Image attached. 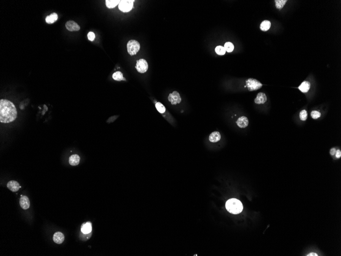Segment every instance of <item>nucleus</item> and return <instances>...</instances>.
Listing matches in <instances>:
<instances>
[{
    "instance_id": "obj_15",
    "label": "nucleus",
    "mask_w": 341,
    "mask_h": 256,
    "mask_svg": "<svg viewBox=\"0 0 341 256\" xmlns=\"http://www.w3.org/2000/svg\"><path fill=\"white\" fill-rule=\"evenodd\" d=\"M310 87H311V83H309V81H305L300 85L299 87H298V89L302 93H305L309 90Z\"/></svg>"
},
{
    "instance_id": "obj_7",
    "label": "nucleus",
    "mask_w": 341,
    "mask_h": 256,
    "mask_svg": "<svg viewBox=\"0 0 341 256\" xmlns=\"http://www.w3.org/2000/svg\"><path fill=\"white\" fill-rule=\"evenodd\" d=\"M168 100L171 103V104L176 105L181 102L182 98L178 92L174 91L173 92V93L170 94L168 97Z\"/></svg>"
},
{
    "instance_id": "obj_26",
    "label": "nucleus",
    "mask_w": 341,
    "mask_h": 256,
    "mask_svg": "<svg viewBox=\"0 0 341 256\" xmlns=\"http://www.w3.org/2000/svg\"><path fill=\"white\" fill-rule=\"evenodd\" d=\"M91 236V232L88 233V234H84V233L81 232L80 235V239L83 241H87L88 239L90 238Z\"/></svg>"
},
{
    "instance_id": "obj_31",
    "label": "nucleus",
    "mask_w": 341,
    "mask_h": 256,
    "mask_svg": "<svg viewBox=\"0 0 341 256\" xmlns=\"http://www.w3.org/2000/svg\"><path fill=\"white\" fill-rule=\"evenodd\" d=\"M336 148H331V150H330V153L331 155L333 156L336 153Z\"/></svg>"
},
{
    "instance_id": "obj_20",
    "label": "nucleus",
    "mask_w": 341,
    "mask_h": 256,
    "mask_svg": "<svg viewBox=\"0 0 341 256\" xmlns=\"http://www.w3.org/2000/svg\"><path fill=\"white\" fill-rule=\"evenodd\" d=\"M271 26V22L270 21H267V20H265L261 24L260 28L261 29V30L263 31H267L270 28Z\"/></svg>"
},
{
    "instance_id": "obj_25",
    "label": "nucleus",
    "mask_w": 341,
    "mask_h": 256,
    "mask_svg": "<svg viewBox=\"0 0 341 256\" xmlns=\"http://www.w3.org/2000/svg\"><path fill=\"white\" fill-rule=\"evenodd\" d=\"M215 51L216 53L220 55H223L226 53V50L225 49L224 47L221 46H217L215 49Z\"/></svg>"
},
{
    "instance_id": "obj_17",
    "label": "nucleus",
    "mask_w": 341,
    "mask_h": 256,
    "mask_svg": "<svg viewBox=\"0 0 341 256\" xmlns=\"http://www.w3.org/2000/svg\"><path fill=\"white\" fill-rule=\"evenodd\" d=\"M221 139V135L218 131H214L212 132L209 137V140L211 142L216 143L220 141Z\"/></svg>"
},
{
    "instance_id": "obj_27",
    "label": "nucleus",
    "mask_w": 341,
    "mask_h": 256,
    "mask_svg": "<svg viewBox=\"0 0 341 256\" xmlns=\"http://www.w3.org/2000/svg\"><path fill=\"white\" fill-rule=\"evenodd\" d=\"M307 112L306 110H302L301 111L300 113V119L302 121H305L307 120Z\"/></svg>"
},
{
    "instance_id": "obj_22",
    "label": "nucleus",
    "mask_w": 341,
    "mask_h": 256,
    "mask_svg": "<svg viewBox=\"0 0 341 256\" xmlns=\"http://www.w3.org/2000/svg\"><path fill=\"white\" fill-rule=\"evenodd\" d=\"M287 2V0H275V2L276 4V7L278 9L283 8Z\"/></svg>"
},
{
    "instance_id": "obj_11",
    "label": "nucleus",
    "mask_w": 341,
    "mask_h": 256,
    "mask_svg": "<svg viewBox=\"0 0 341 256\" xmlns=\"http://www.w3.org/2000/svg\"><path fill=\"white\" fill-rule=\"evenodd\" d=\"M236 124L240 128H245L248 125V119L245 116H242L238 119L236 121Z\"/></svg>"
},
{
    "instance_id": "obj_6",
    "label": "nucleus",
    "mask_w": 341,
    "mask_h": 256,
    "mask_svg": "<svg viewBox=\"0 0 341 256\" xmlns=\"http://www.w3.org/2000/svg\"><path fill=\"white\" fill-rule=\"evenodd\" d=\"M136 70L139 73H144L148 69V64L147 61L144 59H140L136 61Z\"/></svg>"
},
{
    "instance_id": "obj_12",
    "label": "nucleus",
    "mask_w": 341,
    "mask_h": 256,
    "mask_svg": "<svg viewBox=\"0 0 341 256\" xmlns=\"http://www.w3.org/2000/svg\"><path fill=\"white\" fill-rule=\"evenodd\" d=\"M53 239L55 243L60 244L65 240V236L62 233L57 232L54 234Z\"/></svg>"
},
{
    "instance_id": "obj_1",
    "label": "nucleus",
    "mask_w": 341,
    "mask_h": 256,
    "mask_svg": "<svg viewBox=\"0 0 341 256\" xmlns=\"http://www.w3.org/2000/svg\"><path fill=\"white\" fill-rule=\"evenodd\" d=\"M17 111L12 102L6 99L0 100V122L8 123L15 120Z\"/></svg>"
},
{
    "instance_id": "obj_8",
    "label": "nucleus",
    "mask_w": 341,
    "mask_h": 256,
    "mask_svg": "<svg viewBox=\"0 0 341 256\" xmlns=\"http://www.w3.org/2000/svg\"><path fill=\"white\" fill-rule=\"evenodd\" d=\"M65 27L69 31H77L79 30L80 29L79 25L73 21H69L67 22L65 24Z\"/></svg>"
},
{
    "instance_id": "obj_32",
    "label": "nucleus",
    "mask_w": 341,
    "mask_h": 256,
    "mask_svg": "<svg viewBox=\"0 0 341 256\" xmlns=\"http://www.w3.org/2000/svg\"><path fill=\"white\" fill-rule=\"evenodd\" d=\"M307 256H318V255L317 254H316V253H310V254H309V255H307Z\"/></svg>"
},
{
    "instance_id": "obj_2",
    "label": "nucleus",
    "mask_w": 341,
    "mask_h": 256,
    "mask_svg": "<svg viewBox=\"0 0 341 256\" xmlns=\"http://www.w3.org/2000/svg\"><path fill=\"white\" fill-rule=\"evenodd\" d=\"M225 206L228 212L233 214H240L243 210L242 202L235 198H231L227 200Z\"/></svg>"
},
{
    "instance_id": "obj_13",
    "label": "nucleus",
    "mask_w": 341,
    "mask_h": 256,
    "mask_svg": "<svg viewBox=\"0 0 341 256\" xmlns=\"http://www.w3.org/2000/svg\"><path fill=\"white\" fill-rule=\"evenodd\" d=\"M267 97L266 94L260 92L256 96V98L255 99L254 102L256 104H263L267 101Z\"/></svg>"
},
{
    "instance_id": "obj_9",
    "label": "nucleus",
    "mask_w": 341,
    "mask_h": 256,
    "mask_svg": "<svg viewBox=\"0 0 341 256\" xmlns=\"http://www.w3.org/2000/svg\"><path fill=\"white\" fill-rule=\"evenodd\" d=\"M20 206L23 209L27 210L30 207V200L29 198L26 196L21 195L20 200Z\"/></svg>"
},
{
    "instance_id": "obj_30",
    "label": "nucleus",
    "mask_w": 341,
    "mask_h": 256,
    "mask_svg": "<svg viewBox=\"0 0 341 256\" xmlns=\"http://www.w3.org/2000/svg\"><path fill=\"white\" fill-rule=\"evenodd\" d=\"M336 157L337 158H340L341 156V151L340 150H336Z\"/></svg>"
},
{
    "instance_id": "obj_18",
    "label": "nucleus",
    "mask_w": 341,
    "mask_h": 256,
    "mask_svg": "<svg viewBox=\"0 0 341 256\" xmlns=\"http://www.w3.org/2000/svg\"><path fill=\"white\" fill-rule=\"evenodd\" d=\"M58 19V15L55 13H52L45 18V21L48 24H52Z\"/></svg>"
},
{
    "instance_id": "obj_5",
    "label": "nucleus",
    "mask_w": 341,
    "mask_h": 256,
    "mask_svg": "<svg viewBox=\"0 0 341 256\" xmlns=\"http://www.w3.org/2000/svg\"><path fill=\"white\" fill-rule=\"evenodd\" d=\"M133 0H122L119 4V8L123 12L131 11L133 7Z\"/></svg>"
},
{
    "instance_id": "obj_19",
    "label": "nucleus",
    "mask_w": 341,
    "mask_h": 256,
    "mask_svg": "<svg viewBox=\"0 0 341 256\" xmlns=\"http://www.w3.org/2000/svg\"><path fill=\"white\" fill-rule=\"evenodd\" d=\"M106 6L108 8H113L117 6V5L119 4L121 2L120 0H106Z\"/></svg>"
},
{
    "instance_id": "obj_3",
    "label": "nucleus",
    "mask_w": 341,
    "mask_h": 256,
    "mask_svg": "<svg viewBox=\"0 0 341 256\" xmlns=\"http://www.w3.org/2000/svg\"><path fill=\"white\" fill-rule=\"evenodd\" d=\"M127 51L130 55H134L139 51L140 49V44L135 40H130L128 42L127 45Z\"/></svg>"
},
{
    "instance_id": "obj_28",
    "label": "nucleus",
    "mask_w": 341,
    "mask_h": 256,
    "mask_svg": "<svg viewBox=\"0 0 341 256\" xmlns=\"http://www.w3.org/2000/svg\"><path fill=\"white\" fill-rule=\"evenodd\" d=\"M321 116V113L319 111H314L311 113V117L314 119H317L318 118L320 117Z\"/></svg>"
},
{
    "instance_id": "obj_23",
    "label": "nucleus",
    "mask_w": 341,
    "mask_h": 256,
    "mask_svg": "<svg viewBox=\"0 0 341 256\" xmlns=\"http://www.w3.org/2000/svg\"><path fill=\"white\" fill-rule=\"evenodd\" d=\"M155 107L158 112L161 114H163L166 111V107L160 102H157L155 104Z\"/></svg>"
},
{
    "instance_id": "obj_14",
    "label": "nucleus",
    "mask_w": 341,
    "mask_h": 256,
    "mask_svg": "<svg viewBox=\"0 0 341 256\" xmlns=\"http://www.w3.org/2000/svg\"><path fill=\"white\" fill-rule=\"evenodd\" d=\"M92 224L90 222H87L82 224L81 227V232L84 234H88L91 232Z\"/></svg>"
},
{
    "instance_id": "obj_10",
    "label": "nucleus",
    "mask_w": 341,
    "mask_h": 256,
    "mask_svg": "<svg viewBox=\"0 0 341 256\" xmlns=\"http://www.w3.org/2000/svg\"><path fill=\"white\" fill-rule=\"evenodd\" d=\"M7 187L12 192H16L21 188L19 182L15 180L9 181L7 184Z\"/></svg>"
},
{
    "instance_id": "obj_29",
    "label": "nucleus",
    "mask_w": 341,
    "mask_h": 256,
    "mask_svg": "<svg viewBox=\"0 0 341 256\" xmlns=\"http://www.w3.org/2000/svg\"><path fill=\"white\" fill-rule=\"evenodd\" d=\"M87 37L90 41H94L95 39V34L93 32H89L87 34Z\"/></svg>"
},
{
    "instance_id": "obj_21",
    "label": "nucleus",
    "mask_w": 341,
    "mask_h": 256,
    "mask_svg": "<svg viewBox=\"0 0 341 256\" xmlns=\"http://www.w3.org/2000/svg\"><path fill=\"white\" fill-rule=\"evenodd\" d=\"M112 78L113 79L116 81H126L125 78L123 77V74L122 73V72H120V71H117V72H115V73L112 75Z\"/></svg>"
},
{
    "instance_id": "obj_16",
    "label": "nucleus",
    "mask_w": 341,
    "mask_h": 256,
    "mask_svg": "<svg viewBox=\"0 0 341 256\" xmlns=\"http://www.w3.org/2000/svg\"><path fill=\"white\" fill-rule=\"evenodd\" d=\"M80 158L78 154H73L69 157V163L72 166H77L80 163Z\"/></svg>"
},
{
    "instance_id": "obj_4",
    "label": "nucleus",
    "mask_w": 341,
    "mask_h": 256,
    "mask_svg": "<svg viewBox=\"0 0 341 256\" xmlns=\"http://www.w3.org/2000/svg\"><path fill=\"white\" fill-rule=\"evenodd\" d=\"M246 86L249 91H253L259 89L261 88L263 85L259 81L253 78H249L246 81Z\"/></svg>"
},
{
    "instance_id": "obj_24",
    "label": "nucleus",
    "mask_w": 341,
    "mask_h": 256,
    "mask_svg": "<svg viewBox=\"0 0 341 256\" xmlns=\"http://www.w3.org/2000/svg\"><path fill=\"white\" fill-rule=\"evenodd\" d=\"M224 47L226 51L228 52H232L233 49H234V45H233V43L231 42L226 43Z\"/></svg>"
}]
</instances>
